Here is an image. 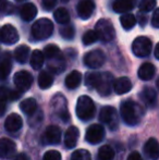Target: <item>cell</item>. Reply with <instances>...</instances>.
<instances>
[{
  "label": "cell",
  "mask_w": 159,
  "mask_h": 160,
  "mask_svg": "<svg viewBox=\"0 0 159 160\" xmlns=\"http://www.w3.org/2000/svg\"><path fill=\"white\" fill-rule=\"evenodd\" d=\"M120 113H121V117H122L123 121H124L127 125L133 127V125H136L140 123L143 111L137 103L127 100L121 103Z\"/></svg>",
  "instance_id": "obj_1"
},
{
  "label": "cell",
  "mask_w": 159,
  "mask_h": 160,
  "mask_svg": "<svg viewBox=\"0 0 159 160\" xmlns=\"http://www.w3.org/2000/svg\"><path fill=\"white\" fill-rule=\"evenodd\" d=\"M77 116L80 120L82 121H89L91 119L94 118V114H95L96 108L95 103L92 100L91 97L84 95L81 96L77 99Z\"/></svg>",
  "instance_id": "obj_2"
},
{
  "label": "cell",
  "mask_w": 159,
  "mask_h": 160,
  "mask_svg": "<svg viewBox=\"0 0 159 160\" xmlns=\"http://www.w3.org/2000/svg\"><path fill=\"white\" fill-rule=\"evenodd\" d=\"M53 32V24L49 19L42 18L32 25V35L35 39L42 40L50 37Z\"/></svg>",
  "instance_id": "obj_3"
},
{
  "label": "cell",
  "mask_w": 159,
  "mask_h": 160,
  "mask_svg": "<svg viewBox=\"0 0 159 160\" xmlns=\"http://www.w3.org/2000/svg\"><path fill=\"white\" fill-rule=\"evenodd\" d=\"M95 32L97 34L98 39L102 40L105 42H111L116 36V31L112 23H111V21H109L107 19H100L96 23Z\"/></svg>",
  "instance_id": "obj_4"
},
{
  "label": "cell",
  "mask_w": 159,
  "mask_h": 160,
  "mask_svg": "<svg viewBox=\"0 0 159 160\" xmlns=\"http://www.w3.org/2000/svg\"><path fill=\"white\" fill-rule=\"evenodd\" d=\"M152 48H153V42L146 36L136 37L132 44V51L136 57L140 58L147 57L152 52Z\"/></svg>",
  "instance_id": "obj_5"
},
{
  "label": "cell",
  "mask_w": 159,
  "mask_h": 160,
  "mask_svg": "<svg viewBox=\"0 0 159 160\" xmlns=\"http://www.w3.org/2000/svg\"><path fill=\"white\" fill-rule=\"evenodd\" d=\"M99 121L104 124H107L110 130H116L118 128V114L117 110L111 106L102 107L99 112Z\"/></svg>",
  "instance_id": "obj_6"
},
{
  "label": "cell",
  "mask_w": 159,
  "mask_h": 160,
  "mask_svg": "<svg viewBox=\"0 0 159 160\" xmlns=\"http://www.w3.org/2000/svg\"><path fill=\"white\" fill-rule=\"evenodd\" d=\"M113 86V76L112 74L108 73V72H104V73H99L98 75V80L96 83L95 88L102 96H108L110 95L111 89Z\"/></svg>",
  "instance_id": "obj_7"
},
{
  "label": "cell",
  "mask_w": 159,
  "mask_h": 160,
  "mask_svg": "<svg viewBox=\"0 0 159 160\" xmlns=\"http://www.w3.org/2000/svg\"><path fill=\"white\" fill-rule=\"evenodd\" d=\"M105 61H106V56L99 49L88 51L84 56V63L91 69H98L105 63Z\"/></svg>",
  "instance_id": "obj_8"
},
{
  "label": "cell",
  "mask_w": 159,
  "mask_h": 160,
  "mask_svg": "<svg viewBox=\"0 0 159 160\" xmlns=\"http://www.w3.org/2000/svg\"><path fill=\"white\" fill-rule=\"evenodd\" d=\"M13 82L19 92H26L33 84V76L27 71H19L13 76Z\"/></svg>",
  "instance_id": "obj_9"
},
{
  "label": "cell",
  "mask_w": 159,
  "mask_h": 160,
  "mask_svg": "<svg viewBox=\"0 0 159 160\" xmlns=\"http://www.w3.org/2000/svg\"><path fill=\"white\" fill-rule=\"evenodd\" d=\"M51 106H52V109L57 112L58 117H60L62 121L64 122H68L70 116H69L68 108H67V100L66 97H63L61 94H58L52 98L51 101Z\"/></svg>",
  "instance_id": "obj_10"
},
{
  "label": "cell",
  "mask_w": 159,
  "mask_h": 160,
  "mask_svg": "<svg viewBox=\"0 0 159 160\" xmlns=\"http://www.w3.org/2000/svg\"><path fill=\"white\" fill-rule=\"evenodd\" d=\"M19 33L17 28L11 24H4L0 28V42L6 45H13L19 42Z\"/></svg>",
  "instance_id": "obj_11"
},
{
  "label": "cell",
  "mask_w": 159,
  "mask_h": 160,
  "mask_svg": "<svg viewBox=\"0 0 159 160\" xmlns=\"http://www.w3.org/2000/svg\"><path fill=\"white\" fill-rule=\"evenodd\" d=\"M105 136V128L102 124H92L87 128L86 134H85V139L89 144H96L100 143Z\"/></svg>",
  "instance_id": "obj_12"
},
{
  "label": "cell",
  "mask_w": 159,
  "mask_h": 160,
  "mask_svg": "<svg viewBox=\"0 0 159 160\" xmlns=\"http://www.w3.org/2000/svg\"><path fill=\"white\" fill-rule=\"evenodd\" d=\"M42 141L48 145H57L61 141V130L57 125H49L42 136Z\"/></svg>",
  "instance_id": "obj_13"
},
{
  "label": "cell",
  "mask_w": 159,
  "mask_h": 160,
  "mask_svg": "<svg viewBox=\"0 0 159 160\" xmlns=\"http://www.w3.org/2000/svg\"><path fill=\"white\" fill-rule=\"evenodd\" d=\"M17 152V146L14 142L10 138L2 137L0 138V157L2 159H11Z\"/></svg>",
  "instance_id": "obj_14"
},
{
  "label": "cell",
  "mask_w": 159,
  "mask_h": 160,
  "mask_svg": "<svg viewBox=\"0 0 159 160\" xmlns=\"http://www.w3.org/2000/svg\"><path fill=\"white\" fill-rule=\"evenodd\" d=\"M77 14L82 20H88L95 11V3L93 0H82L77 4Z\"/></svg>",
  "instance_id": "obj_15"
},
{
  "label": "cell",
  "mask_w": 159,
  "mask_h": 160,
  "mask_svg": "<svg viewBox=\"0 0 159 160\" xmlns=\"http://www.w3.org/2000/svg\"><path fill=\"white\" fill-rule=\"evenodd\" d=\"M23 125V120L17 113H11L4 121V128L8 132H17Z\"/></svg>",
  "instance_id": "obj_16"
},
{
  "label": "cell",
  "mask_w": 159,
  "mask_h": 160,
  "mask_svg": "<svg viewBox=\"0 0 159 160\" xmlns=\"http://www.w3.org/2000/svg\"><path fill=\"white\" fill-rule=\"evenodd\" d=\"M48 69L50 70L52 73L59 74L66 70V61L64 58L61 53L57 55L56 57L48 59Z\"/></svg>",
  "instance_id": "obj_17"
},
{
  "label": "cell",
  "mask_w": 159,
  "mask_h": 160,
  "mask_svg": "<svg viewBox=\"0 0 159 160\" xmlns=\"http://www.w3.org/2000/svg\"><path fill=\"white\" fill-rule=\"evenodd\" d=\"M80 136V131L77 127H70L64 133V145L67 148L75 147Z\"/></svg>",
  "instance_id": "obj_18"
},
{
  "label": "cell",
  "mask_w": 159,
  "mask_h": 160,
  "mask_svg": "<svg viewBox=\"0 0 159 160\" xmlns=\"http://www.w3.org/2000/svg\"><path fill=\"white\" fill-rule=\"evenodd\" d=\"M144 152L149 159L157 160L159 158V143L156 138H149L144 146Z\"/></svg>",
  "instance_id": "obj_19"
},
{
  "label": "cell",
  "mask_w": 159,
  "mask_h": 160,
  "mask_svg": "<svg viewBox=\"0 0 159 160\" xmlns=\"http://www.w3.org/2000/svg\"><path fill=\"white\" fill-rule=\"evenodd\" d=\"M113 89L118 95H123L125 93H129L132 89V82L129 78H119L113 82Z\"/></svg>",
  "instance_id": "obj_20"
},
{
  "label": "cell",
  "mask_w": 159,
  "mask_h": 160,
  "mask_svg": "<svg viewBox=\"0 0 159 160\" xmlns=\"http://www.w3.org/2000/svg\"><path fill=\"white\" fill-rule=\"evenodd\" d=\"M11 69H12L11 56L9 52H6L0 58V80H6L10 74Z\"/></svg>",
  "instance_id": "obj_21"
},
{
  "label": "cell",
  "mask_w": 159,
  "mask_h": 160,
  "mask_svg": "<svg viewBox=\"0 0 159 160\" xmlns=\"http://www.w3.org/2000/svg\"><path fill=\"white\" fill-rule=\"evenodd\" d=\"M37 14V8L34 3H25L22 6L21 10H20V15H21L22 20L26 22H30L36 17Z\"/></svg>",
  "instance_id": "obj_22"
},
{
  "label": "cell",
  "mask_w": 159,
  "mask_h": 160,
  "mask_svg": "<svg viewBox=\"0 0 159 160\" xmlns=\"http://www.w3.org/2000/svg\"><path fill=\"white\" fill-rule=\"evenodd\" d=\"M155 72H156V69H155V67H154V64L149 63V62H145V63H143L140 67L138 72H137V75L141 80L149 81L154 78Z\"/></svg>",
  "instance_id": "obj_23"
},
{
  "label": "cell",
  "mask_w": 159,
  "mask_h": 160,
  "mask_svg": "<svg viewBox=\"0 0 159 160\" xmlns=\"http://www.w3.org/2000/svg\"><path fill=\"white\" fill-rule=\"evenodd\" d=\"M136 0H116L112 4L113 11L117 13H125L135 7Z\"/></svg>",
  "instance_id": "obj_24"
},
{
  "label": "cell",
  "mask_w": 159,
  "mask_h": 160,
  "mask_svg": "<svg viewBox=\"0 0 159 160\" xmlns=\"http://www.w3.org/2000/svg\"><path fill=\"white\" fill-rule=\"evenodd\" d=\"M141 98L146 106L155 107L156 102H157V93L155 92V89L151 88V87H145L141 93Z\"/></svg>",
  "instance_id": "obj_25"
},
{
  "label": "cell",
  "mask_w": 159,
  "mask_h": 160,
  "mask_svg": "<svg viewBox=\"0 0 159 160\" xmlns=\"http://www.w3.org/2000/svg\"><path fill=\"white\" fill-rule=\"evenodd\" d=\"M82 82V74L79 71H72L66 78V86L69 89H74L80 86Z\"/></svg>",
  "instance_id": "obj_26"
},
{
  "label": "cell",
  "mask_w": 159,
  "mask_h": 160,
  "mask_svg": "<svg viewBox=\"0 0 159 160\" xmlns=\"http://www.w3.org/2000/svg\"><path fill=\"white\" fill-rule=\"evenodd\" d=\"M30 47L26 45H21V46L17 47V49L14 50V58L19 63H25L28 59L30 56Z\"/></svg>",
  "instance_id": "obj_27"
},
{
  "label": "cell",
  "mask_w": 159,
  "mask_h": 160,
  "mask_svg": "<svg viewBox=\"0 0 159 160\" xmlns=\"http://www.w3.org/2000/svg\"><path fill=\"white\" fill-rule=\"evenodd\" d=\"M20 109L22 110V112L27 116H32L37 109V103L36 100L34 98H27L24 99L21 103H20Z\"/></svg>",
  "instance_id": "obj_28"
},
{
  "label": "cell",
  "mask_w": 159,
  "mask_h": 160,
  "mask_svg": "<svg viewBox=\"0 0 159 160\" xmlns=\"http://www.w3.org/2000/svg\"><path fill=\"white\" fill-rule=\"evenodd\" d=\"M45 61V56L44 52H42L38 49L34 50L32 52V56H31V60H30V63L32 65V68L34 70H39L40 68L42 67Z\"/></svg>",
  "instance_id": "obj_29"
},
{
  "label": "cell",
  "mask_w": 159,
  "mask_h": 160,
  "mask_svg": "<svg viewBox=\"0 0 159 160\" xmlns=\"http://www.w3.org/2000/svg\"><path fill=\"white\" fill-rule=\"evenodd\" d=\"M136 17L134 14H131V13H124L123 15H121L120 18V22L122 28H124L125 31H130L135 26L136 24Z\"/></svg>",
  "instance_id": "obj_30"
},
{
  "label": "cell",
  "mask_w": 159,
  "mask_h": 160,
  "mask_svg": "<svg viewBox=\"0 0 159 160\" xmlns=\"http://www.w3.org/2000/svg\"><path fill=\"white\" fill-rule=\"evenodd\" d=\"M53 18H55L56 22L61 25H66L70 22V14H69L68 10L64 8H58L53 13Z\"/></svg>",
  "instance_id": "obj_31"
},
{
  "label": "cell",
  "mask_w": 159,
  "mask_h": 160,
  "mask_svg": "<svg viewBox=\"0 0 159 160\" xmlns=\"http://www.w3.org/2000/svg\"><path fill=\"white\" fill-rule=\"evenodd\" d=\"M53 83V78L50 73H48L47 71L40 72L38 76V85L42 89H47L49 87H51Z\"/></svg>",
  "instance_id": "obj_32"
},
{
  "label": "cell",
  "mask_w": 159,
  "mask_h": 160,
  "mask_svg": "<svg viewBox=\"0 0 159 160\" xmlns=\"http://www.w3.org/2000/svg\"><path fill=\"white\" fill-rule=\"evenodd\" d=\"M115 150L108 145H104L98 150V160H113Z\"/></svg>",
  "instance_id": "obj_33"
},
{
  "label": "cell",
  "mask_w": 159,
  "mask_h": 160,
  "mask_svg": "<svg viewBox=\"0 0 159 160\" xmlns=\"http://www.w3.org/2000/svg\"><path fill=\"white\" fill-rule=\"evenodd\" d=\"M60 35H61L62 38L64 39H73L74 38V35H75V31H74V28L70 24H66L64 26H62L60 28Z\"/></svg>",
  "instance_id": "obj_34"
},
{
  "label": "cell",
  "mask_w": 159,
  "mask_h": 160,
  "mask_svg": "<svg viewBox=\"0 0 159 160\" xmlns=\"http://www.w3.org/2000/svg\"><path fill=\"white\" fill-rule=\"evenodd\" d=\"M61 53L60 51L59 47L56 46V45H48V46L45 47V50H44V56L47 58V59H50V58H53L56 57L57 55Z\"/></svg>",
  "instance_id": "obj_35"
},
{
  "label": "cell",
  "mask_w": 159,
  "mask_h": 160,
  "mask_svg": "<svg viewBox=\"0 0 159 160\" xmlns=\"http://www.w3.org/2000/svg\"><path fill=\"white\" fill-rule=\"evenodd\" d=\"M71 160H92V157L86 149H77L72 154Z\"/></svg>",
  "instance_id": "obj_36"
},
{
  "label": "cell",
  "mask_w": 159,
  "mask_h": 160,
  "mask_svg": "<svg viewBox=\"0 0 159 160\" xmlns=\"http://www.w3.org/2000/svg\"><path fill=\"white\" fill-rule=\"evenodd\" d=\"M97 39H98V37L95 31H92V30L87 31V32L83 35V44H84L85 46H89V45L94 44Z\"/></svg>",
  "instance_id": "obj_37"
},
{
  "label": "cell",
  "mask_w": 159,
  "mask_h": 160,
  "mask_svg": "<svg viewBox=\"0 0 159 160\" xmlns=\"http://www.w3.org/2000/svg\"><path fill=\"white\" fill-rule=\"evenodd\" d=\"M156 7V0H141L140 9L143 12H149Z\"/></svg>",
  "instance_id": "obj_38"
},
{
  "label": "cell",
  "mask_w": 159,
  "mask_h": 160,
  "mask_svg": "<svg viewBox=\"0 0 159 160\" xmlns=\"http://www.w3.org/2000/svg\"><path fill=\"white\" fill-rule=\"evenodd\" d=\"M42 160H61V154L58 150H48L45 152Z\"/></svg>",
  "instance_id": "obj_39"
},
{
  "label": "cell",
  "mask_w": 159,
  "mask_h": 160,
  "mask_svg": "<svg viewBox=\"0 0 159 160\" xmlns=\"http://www.w3.org/2000/svg\"><path fill=\"white\" fill-rule=\"evenodd\" d=\"M11 89L7 88L4 86H0V101H7L10 100L11 98Z\"/></svg>",
  "instance_id": "obj_40"
},
{
  "label": "cell",
  "mask_w": 159,
  "mask_h": 160,
  "mask_svg": "<svg viewBox=\"0 0 159 160\" xmlns=\"http://www.w3.org/2000/svg\"><path fill=\"white\" fill-rule=\"evenodd\" d=\"M152 25L155 28H159V9H156L152 18Z\"/></svg>",
  "instance_id": "obj_41"
},
{
  "label": "cell",
  "mask_w": 159,
  "mask_h": 160,
  "mask_svg": "<svg viewBox=\"0 0 159 160\" xmlns=\"http://www.w3.org/2000/svg\"><path fill=\"white\" fill-rule=\"evenodd\" d=\"M57 1L58 0H42V6H44V8L46 9V10H51V9L56 6Z\"/></svg>",
  "instance_id": "obj_42"
},
{
  "label": "cell",
  "mask_w": 159,
  "mask_h": 160,
  "mask_svg": "<svg viewBox=\"0 0 159 160\" xmlns=\"http://www.w3.org/2000/svg\"><path fill=\"white\" fill-rule=\"evenodd\" d=\"M127 160H142V157H141V155L138 154V152H134L129 155V157H127Z\"/></svg>",
  "instance_id": "obj_43"
},
{
  "label": "cell",
  "mask_w": 159,
  "mask_h": 160,
  "mask_svg": "<svg viewBox=\"0 0 159 160\" xmlns=\"http://www.w3.org/2000/svg\"><path fill=\"white\" fill-rule=\"evenodd\" d=\"M13 160H30V159H28V157L25 154H19L13 158Z\"/></svg>",
  "instance_id": "obj_44"
},
{
  "label": "cell",
  "mask_w": 159,
  "mask_h": 160,
  "mask_svg": "<svg viewBox=\"0 0 159 160\" xmlns=\"http://www.w3.org/2000/svg\"><path fill=\"white\" fill-rule=\"evenodd\" d=\"M6 112V103L3 101H0V117H2Z\"/></svg>",
  "instance_id": "obj_45"
},
{
  "label": "cell",
  "mask_w": 159,
  "mask_h": 160,
  "mask_svg": "<svg viewBox=\"0 0 159 160\" xmlns=\"http://www.w3.org/2000/svg\"><path fill=\"white\" fill-rule=\"evenodd\" d=\"M138 19H140V22L141 23H142V25H145V23H146V15L145 14H143V17L142 15H141V13H138Z\"/></svg>",
  "instance_id": "obj_46"
},
{
  "label": "cell",
  "mask_w": 159,
  "mask_h": 160,
  "mask_svg": "<svg viewBox=\"0 0 159 160\" xmlns=\"http://www.w3.org/2000/svg\"><path fill=\"white\" fill-rule=\"evenodd\" d=\"M6 6H7V0H0V12H2L4 10Z\"/></svg>",
  "instance_id": "obj_47"
},
{
  "label": "cell",
  "mask_w": 159,
  "mask_h": 160,
  "mask_svg": "<svg viewBox=\"0 0 159 160\" xmlns=\"http://www.w3.org/2000/svg\"><path fill=\"white\" fill-rule=\"evenodd\" d=\"M155 57L156 59L159 60V42L156 45V48H155Z\"/></svg>",
  "instance_id": "obj_48"
},
{
  "label": "cell",
  "mask_w": 159,
  "mask_h": 160,
  "mask_svg": "<svg viewBox=\"0 0 159 160\" xmlns=\"http://www.w3.org/2000/svg\"><path fill=\"white\" fill-rule=\"evenodd\" d=\"M157 87H158V89H159V78L157 80Z\"/></svg>",
  "instance_id": "obj_49"
},
{
  "label": "cell",
  "mask_w": 159,
  "mask_h": 160,
  "mask_svg": "<svg viewBox=\"0 0 159 160\" xmlns=\"http://www.w3.org/2000/svg\"><path fill=\"white\" fill-rule=\"evenodd\" d=\"M15 1H24V0H15Z\"/></svg>",
  "instance_id": "obj_50"
}]
</instances>
